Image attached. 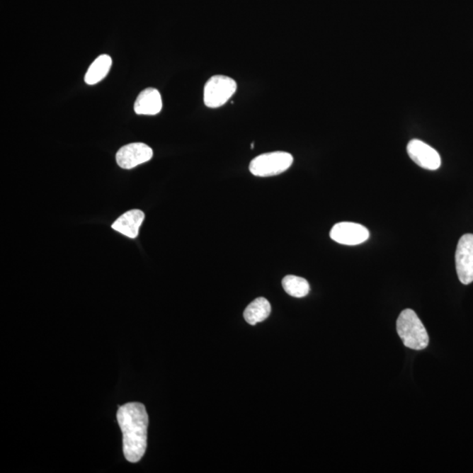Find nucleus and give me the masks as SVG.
I'll list each match as a JSON object with an SVG mask.
<instances>
[{
	"instance_id": "f257e3e1",
	"label": "nucleus",
	"mask_w": 473,
	"mask_h": 473,
	"mask_svg": "<svg viewBox=\"0 0 473 473\" xmlns=\"http://www.w3.org/2000/svg\"><path fill=\"white\" fill-rule=\"evenodd\" d=\"M117 416L123 433L125 457L131 463H137L147 449L149 416L145 406L139 402L121 406Z\"/></svg>"
},
{
	"instance_id": "f03ea898",
	"label": "nucleus",
	"mask_w": 473,
	"mask_h": 473,
	"mask_svg": "<svg viewBox=\"0 0 473 473\" xmlns=\"http://www.w3.org/2000/svg\"><path fill=\"white\" fill-rule=\"evenodd\" d=\"M397 334L404 345L409 349L421 351L428 346V335L422 321L414 310L404 309L397 323Z\"/></svg>"
},
{
	"instance_id": "7ed1b4c3",
	"label": "nucleus",
	"mask_w": 473,
	"mask_h": 473,
	"mask_svg": "<svg viewBox=\"0 0 473 473\" xmlns=\"http://www.w3.org/2000/svg\"><path fill=\"white\" fill-rule=\"evenodd\" d=\"M293 161L294 158L290 153L276 151L255 157L251 161L249 170L255 176H275L287 171Z\"/></svg>"
},
{
	"instance_id": "20e7f679",
	"label": "nucleus",
	"mask_w": 473,
	"mask_h": 473,
	"mask_svg": "<svg viewBox=\"0 0 473 473\" xmlns=\"http://www.w3.org/2000/svg\"><path fill=\"white\" fill-rule=\"evenodd\" d=\"M236 91V83L231 77L216 75L207 81L203 101L209 108H219L229 101Z\"/></svg>"
},
{
	"instance_id": "39448f33",
	"label": "nucleus",
	"mask_w": 473,
	"mask_h": 473,
	"mask_svg": "<svg viewBox=\"0 0 473 473\" xmlns=\"http://www.w3.org/2000/svg\"><path fill=\"white\" fill-rule=\"evenodd\" d=\"M456 268L461 283L468 285L473 283V234H465L458 241L456 255Z\"/></svg>"
},
{
	"instance_id": "423d86ee",
	"label": "nucleus",
	"mask_w": 473,
	"mask_h": 473,
	"mask_svg": "<svg viewBox=\"0 0 473 473\" xmlns=\"http://www.w3.org/2000/svg\"><path fill=\"white\" fill-rule=\"evenodd\" d=\"M331 239L346 246H357L367 241L370 236L367 228L352 222H340L332 227Z\"/></svg>"
},
{
	"instance_id": "0eeeda50",
	"label": "nucleus",
	"mask_w": 473,
	"mask_h": 473,
	"mask_svg": "<svg viewBox=\"0 0 473 473\" xmlns=\"http://www.w3.org/2000/svg\"><path fill=\"white\" fill-rule=\"evenodd\" d=\"M153 154V149L147 144L131 143L118 151L116 161L120 168L131 169L149 161Z\"/></svg>"
},
{
	"instance_id": "6e6552de",
	"label": "nucleus",
	"mask_w": 473,
	"mask_h": 473,
	"mask_svg": "<svg viewBox=\"0 0 473 473\" xmlns=\"http://www.w3.org/2000/svg\"><path fill=\"white\" fill-rule=\"evenodd\" d=\"M406 151L411 160L421 168L428 170H437L441 166L442 161L437 150L428 146L422 140L412 139L409 142Z\"/></svg>"
},
{
	"instance_id": "1a4fd4ad",
	"label": "nucleus",
	"mask_w": 473,
	"mask_h": 473,
	"mask_svg": "<svg viewBox=\"0 0 473 473\" xmlns=\"http://www.w3.org/2000/svg\"><path fill=\"white\" fill-rule=\"evenodd\" d=\"M161 109V96L154 88H147L140 92L135 103V112L139 115H156Z\"/></svg>"
},
{
	"instance_id": "9d476101",
	"label": "nucleus",
	"mask_w": 473,
	"mask_h": 473,
	"mask_svg": "<svg viewBox=\"0 0 473 473\" xmlns=\"http://www.w3.org/2000/svg\"><path fill=\"white\" fill-rule=\"evenodd\" d=\"M145 214L139 210H132L118 217L112 225L113 230L130 239H135L139 235Z\"/></svg>"
},
{
	"instance_id": "9b49d317",
	"label": "nucleus",
	"mask_w": 473,
	"mask_h": 473,
	"mask_svg": "<svg viewBox=\"0 0 473 473\" xmlns=\"http://www.w3.org/2000/svg\"><path fill=\"white\" fill-rule=\"evenodd\" d=\"M113 61L108 55H101L92 62L85 74L84 81L89 85L101 82L109 73Z\"/></svg>"
},
{
	"instance_id": "f8f14e48",
	"label": "nucleus",
	"mask_w": 473,
	"mask_h": 473,
	"mask_svg": "<svg viewBox=\"0 0 473 473\" xmlns=\"http://www.w3.org/2000/svg\"><path fill=\"white\" fill-rule=\"evenodd\" d=\"M271 305L267 299L260 297L246 307L244 317L251 325H255L268 319L271 313Z\"/></svg>"
},
{
	"instance_id": "ddd939ff",
	"label": "nucleus",
	"mask_w": 473,
	"mask_h": 473,
	"mask_svg": "<svg viewBox=\"0 0 473 473\" xmlns=\"http://www.w3.org/2000/svg\"><path fill=\"white\" fill-rule=\"evenodd\" d=\"M283 287L287 295L295 298L305 297L310 290L308 280L295 275L284 277Z\"/></svg>"
}]
</instances>
